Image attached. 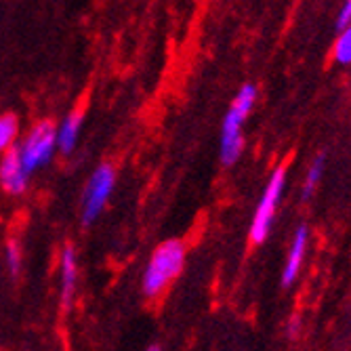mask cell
<instances>
[{
	"mask_svg": "<svg viewBox=\"0 0 351 351\" xmlns=\"http://www.w3.org/2000/svg\"><path fill=\"white\" fill-rule=\"evenodd\" d=\"M284 185H286V171L280 167L269 177V183H267V187L263 191L261 202H259L257 210H254V217H252V223H250V240L254 244H261L269 236L274 215H276L278 202L282 198Z\"/></svg>",
	"mask_w": 351,
	"mask_h": 351,
	"instance_id": "cell-4",
	"label": "cell"
},
{
	"mask_svg": "<svg viewBox=\"0 0 351 351\" xmlns=\"http://www.w3.org/2000/svg\"><path fill=\"white\" fill-rule=\"evenodd\" d=\"M324 165H326V156L320 154V156H315L313 158V162L307 171V179H305V185H303V198H309L315 187L320 185V179L324 175Z\"/></svg>",
	"mask_w": 351,
	"mask_h": 351,
	"instance_id": "cell-11",
	"label": "cell"
},
{
	"mask_svg": "<svg viewBox=\"0 0 351 351\" xmlns=\"http://www.w3.org/2000/svg\"><path fill=\"white\" fill-rule=\"evenodd\" d=\"M305 250H307V228L301 226L297 230V234H295L289 259H286V265H284V274H282V284L284 286H291L297 280L299 269H301L303 259H305Z\"/></svg>",
	"mask_w": 351,
	"mask_h": 351,
	"instance_id": "cell-7",
	"label": "cell"
},
{
	"mask_svg": "<svg viewBox=\"0 0 351 351\" xmlns=\"http://www.w3.org/2000/svg\"><path fill=\"white\" fill-rule=\"evenodd\" d=\"M57 145V126L51 120H40L34 129L27 133L23 143L17 147L21 156V165L27 175L49 165Z\"/></svg>",
	"mask_w": 351,
	"mask_h": 351,
	"instance_id": "cell-3",
	"label": "cell"
},
{
	"mask_svg": "<svg viewBox=\"0 0 351 351\" xmlns=\"http://www.w3.org/2000/svg\"><path fill=\"white\" fill-rule=\"evenodd\" d=\"M80 126H82V112L74 110L72 114H68V118L61 122V126L57 129V147L61 149V154H72L76 143H78V135H80Z\"/></svg>",
	"mask_w": 351,
	"mask_h": 351,
	"instance_id": "cell-9",
	"label": "cell"
},
{
	"mask_svg": "<svg viewBox=\"0 0 351 351\" xmlns=\"http://www.w3.org/2000/svg\"><path fill=\"white\" fill-rule=\"evenodd\" d=\"M78 265H76V250L74 246H66L61 257V301L63 305H70L74 291H76V276H78Z\"/></svg>",
	"mask_w": 351,
	"mask_h": 351,
	"instance_id": "cell-8",
	"label": "cell"
},
{
	"mask_svg": "<svg viewBox=\"0 0 351 351\" xmlns=\"http://www.w3.org/2000/svg\"><path fill=\"white\" fill-rule=\"evenodd\" d=\"M349 23H351V0H347L345 7L341 9V15H339V19H337V27H339V29H345Z\"/></svg>",
	"mask_w": 351,
	"mask_h": 351,
	"instance_id": "cell-14",
	"label": "cell"
},
{
	"mask_svg": "<svg viewBox=\"0 0 351 351\" xmlns=\"http://www.w3.org/2000/svg\"><path fill=\"white\" fill-rule=\"evenodd\" d=\"M335 59L339 63H351V23L341 29V36L335 47Z\"/></svg>",
	"mask_w": 351,
	"mask_h": 351,
	"instance_id": "cell-12",
	"label": "cell"
},
{
	"mask_svg": "<svg viewBox=\"0 0 351 351\" xmlns=\"http://www.w3.org/2000/svg\"><path fill=\"white\" fill-rule=\"evenodd\" d=\"M149 351H160V349H158V347H152V349H149Z\"/></svg>",
	"mask_w": 351,
	"mask_h": 351,
	"instance_id": "cell-16",
	"label": "cell"
},
{
	"mask_svg": "<svg viewBox=\"0 0 351 351\" xmlns=\"http://www.w3.org/2000/svg\"><path fill=\"white\" fill-rule=\"evenodd\" d=\"M27 173L21 165V156L17 147H11L0 158V185L11 196H19L27 187Z\"/></svg>",
	"mask_w": 351,
	"mask_h": 351,
	"instance_id": "cell-6",
	"label": "cell"
},
{
	"mask_svg": "<svg viewBox=\"0 0 351 351\" xmlns=\"http://www.w3.org/2000/svg\"><path fill=\"white\" fill-rule=\"evenodd\" d=\"M19 135V118L15 114L0 116V154L13 147L15 137Z\"/></svg>",
	"mask_w": 351,
	"mask_h": 351,
	"instance_id": "cell-10",
	"label": "cell"
},
{
	"mask_svg": "<svg viewBox=\"0 0 351 351\" xmlns=\"http://www.w3.org/2000/svg\"><path fill=\"white\" fill-rule=\"evenodd\" d=\"M257 99V88L254 84H244L240 93L236 95V99L223 120V129H221V162L230 167L234 165L240 154H242V124L248 116V112L254 106Z\"/></svg>",
	"mask_w": 351,
	"mask_h": 351,
	"instance_id": "cell-2",
	"label": "cell"
},
{
	"mask_svg": "<svg viewBox=\"0 0 351 351\" xmlns=\"http://www.w3.org/2000/svg\"><path fill=\"white\" fill-rule=\"evenodd\" d=\"M7 265H9L11 276H17L21 269V250H19V244L15 240H11L7 246Z\"/></svg>",
	"mask_w": 351,
	"mask_h": 351,
	"instance_id": "cell-13",
	"label": "cell"
},
{
	"mask_svg": "<svg viewBox=\"0 0 351 351\" xmlns=\"http://www.w3.org/2000/svg\"><path fill=\"white\" fill-rule=\"evenodd\" d=\"M289 332H291V337H297V332H299V320H293V322H291Z\"/></svg>",
	"mask_w": 351,
	"mask_h": 351,
	"instance_id": "cell-15",
	"label": "cell"
},
{
	"mask_svg": "<svg viewBox=\"0 0 351 351\" xmlns=\"http://www.w3.org/2000/svg\"><path fill=\"white\" fill-rule=\"evenodd\" d=\"M185 263V246L179 240H169L160 244L147 263L143 274V293L147 299H156L167 286L179 276Z\"/></svg>",
	"mask_w": 351,
	"mask_h": 351,
	"instance_id": "cell-1",
	"label": "cell"
},
{
	"mask_svg": "<svg viewBox=\"0 0 351 351\" xmlns=\"http://www.w3.org/2000/svg\"><path fill=\"white\" fill-rule=\"evenodd\" d=\"M116 183V171L112 165H101L95 169V173L88 179V185L82 196V223L90 226V223L99 217V213L106 208V202L110 200Z\"/></svg>",
	"mask_w": 351,
	"mask_h": 351,
	"instance_id": "cell-5",
	"label": "cell"
}]
</instances>
